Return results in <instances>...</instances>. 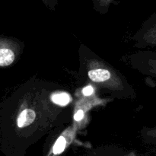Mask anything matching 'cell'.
Masks as SVG:
<instances>
[{"mask_svg":"<svg viewBox=\"0 0 156 156\" xmlns=\"http://www.w3.org/2000/svg\"><path fill=\"white\" fill-rule=\"evenodd\" d=\"M35 118L36 114L33 110L25 109L19 114V117L17 120V124L19 128L25 127L31 124L34 121Z\"/></svg>","mask_w":156,"mask_h":156,"instance_id":"1","label":"cell"},{"mask_svg":"<svg viewBox=\"0 0 156 156\" xmlns=\"http://www.w3.org/2000/svg\"><path fill=\"white\" fill-rule=\"evenodd\" d=\"M88 77L94 82H102L111 78V73L104 69H92L88 72Z\"/></svg>","mask_w":156,"mask_h":156,"instance_id":"2","label":"cell"},{"mask_svg":"<svg viewBox=\"0 0 156 156\" xmlns=\"http://www.w3.org/2000/svg\"><path fill=\"white\" fill-rule=\"evenodd\" d=\"M15 59V53L10 49H0V66H7Z\"/></svg>","mask_w":156,"mask_h":156,"instance_id":"3","label":"cell"},{"mask_svg":"<svg viewBox=\"0 0 156 156\" xmlns=\"http://www.w3.org/2000/svg\"><path fill=\"white\" fill-rule=\"evenodd\" d=\"M52 101L55 104L60 106H66L70 101V97L67 93H56L54 94L51 98Z\"/></svg>","mask_w":156,"mask_h":156,"instance_id":"4","label":"cell"},{"mask_svg":"<svg viewBox=\"0 0 156 156\" xmlns=\"http://www.w3.org/2000/svg\"><path fill=\"white\" fill-rule=\"evenodd\" d=\"M66 139L63 136H60L56 140V143L54 144L53 149V152L54 155H60L62 152H63L64 149L66 148Z\"/></svg>","mask_w":156,"mask_h":156,"instance_id":"5","label":"cell"},{"mask_svg":"<svg viewBox=\"0 0 156 156\" xmlns=\"http://www.w3.org/2000/svg\"><path fill=\"white\" fill-rule=\"evenodd\" d=\"M84 117V111L82 110H79L74 115V120L76 121H79V120H82Z\"/></svg>","mask_w":156,"mask_h":156,"instance_id":"6","label":"cell"},{"mask_svg":"<svg viewBox=\"0 0 156 156\" xmlns=\"http://www.w3.org/2000/svg\"><path fill=\"white\" fill-rule=\"evenodd\" d=\"M93 91H94V89H93L92 87H91V85H88V86L85 87L83 89V94H85V96H89L92 94Z\"/></svg>","mask_w":156,"mask_h":156,"instance_id":"7","label":"cell"}]
</instances>
